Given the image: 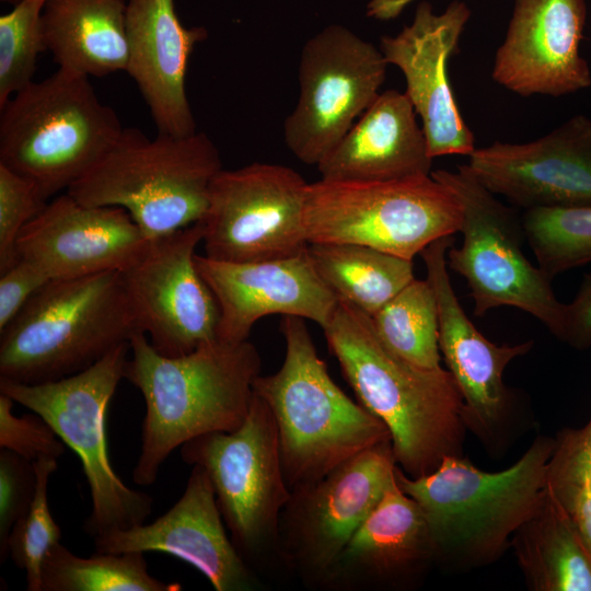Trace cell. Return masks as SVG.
I'll return each mask as SVG.
<instances>
[{
	"label": "cell",
	"mask_w": 591,
	"mask_h": 591,
	"mask_svg": "<svg viewBox=\"0 0 591 591\" xmlns=\"http://www.w3.org/2000/svg\"><path fill=\"white\" fill-rule=\"evenodd\" d=\"M358 402L389 429L396 465L409 477L462 455L463 399L449 370L425 369L390 350L371 317L338 300L323 328Z\"/></svg>",
	"instance_id": "6da1fadb"
},
{
	"label": "cell",
	"mask_w": 591,
	"mask_h": 591,
	"mask_svg": "<svg viewBox=\"0 0 591 591\" xmlns=\"http://www.w3.org/2000/svg\"><path fill=\"white\" fill-rule=\"evenodd\" d=\"M124 379L146 404L141 450L132 471L139 486L155 483L169 455L209 432L237 429L248 413L262 359L250 341L217 339L178 357L158 352L147 335L130 340Z\"/></svg>",
	"instance_id": "7a4b0ae2"
},
{
	"label": "cell",
	"mask_w": 591,
	"mask_h": 591,
	"mask_svg": "<svg viewBox=\"0 0 591 591\" xmlns=\"http://www.w3.org/2000/svg\"><path fill=\"white\" fill-rule=\"evenodd\" d=\"M554 448L555 439L537 437L512 466L494 473L462 455L447 456L433 472L416 478L396 466L398 487L428 523L436 561L467 569L498 559L541 503Z\"/></svg>",
	"instance_id": "3957f363"
},
{
	"label": "cell",
	"mask_w": 591,
	"mask_h": 591,
	"mask_svg": "<svg viewBox=\"0 0 591 591\" xmlns=\"http://www.w3.org/2000/svg\"><path fill=\"white\" fill-rule=\"evenodd\" d=\"M281 367L254 392L273 413L288 488L315 482L352 456L391 441L386 426L348 397L318 357L303 318L283 316Z\"/></svg>",
	"instance_id": "277c9868"
},
{
	"label": "cell",
	"mask_w": 591,
	"mask_h": 591,
	"mask_svg": "<svg viewBox=\"0 0 591 591\" xmlns=\"http://www.w3.org/2000/svg\"><path fill=\"white\" fill-rule=\"evenodd\" d=\"M140 332L120 270L51 279L0 331V379L56 381Z\"/></svg>",
	"instance_id": "5b68a950"
},
{
	"label": "cell",
	"mask_w": 591,
	"mask_h": 591,
	"mask_svg": "<svg viewBox=\"0 0 591 591\" xmlns=\"http://www.w3.org/2000/svg\"><path fill=\"white\" fill-rule=\"evenodd\" d=\"M221 170L205 132L150 139L128 127L67 193L84 205L125 209L151 241L202 220Z\"/></svg>",
	"instance_id": "8992f818"
},
{
	"label": "cell",
	"mask_w": 591,
	"mask_h": 591,
	"mask_svg": "<svg viewBox=\"0 0 591 591\" xmlns=\"http://www.w3.org/2000/svg\"><path fill=\"white\" fill-rule=\"evenodd\" d=\"M0 164L31 179L48 200L83 176L124 127L89 77L58 68L0 107Z\"/></svg>",
	"instance_id": "52a82bcc"
},
{
	"label": "cell",
	"mask_w": 591,
	"mask_h": 591,
	"mask_svg": "<svg viewBox=\"0 0 591 591\" xmlns=\"http://www.w3.org/2000/svg\"><path fill=\"white\" fill-rule=\"evenodd\" d=\"M129 351L130 344H121L88 369L56 381L25 384L0 379V393L42 416L79 456L91 495L83 531L92 540L140 525L153 509L151 496L118 477L107 451L106 412L124 379Z\"/></svg>",
	"instance_id": "ba28073f"
},
{
	"label": "cell",
	"mask_w": 591,
	"mask_h": 591,
	"mask_svg": "<svg viewBox=\"0 0 591 591\" xmlns=\"http://www.w3.org/2000/svg\"><path fill=\"white\" fill-rule=\"evenodd\" d=\"M455 194L429 175L387 182L308 185L304 230L310 243H354L413 260L434 241L460 232Z\"/></svg>",
	"instance_id": "9c48e42d"
},
{
	"label": "cell",
	"mask_w": 591,
	"mask_h": 591,
	"mask_svg": "<svg viewBox=\"0 0 591 591\" xmlns=\"http://www.w3.org/2000/svg\"><path fill=\"white\" fill-rule=\"evenodd\" d=\"M431 176L451 189L462 207V244L448 250L447 260L466 280L475 316L517 308L563 341L567 303L557 299L553 278L525 256L521 217L485 188L466 164L456 171H431Z\"/></svg>",
	"instance_id": "30bf717a"
},
{
	"label": "cell",
	"mask_w": 591,
	"mask_h": 591,
	"mask_svg": "<svg viewBox=\"0 0 591 591\" xmlns=\"http://www.w3.org/2000/svg\"><path fill=\"white\" fill-rule=\"evenodd\" d=\"M181 457L208 474L230 537L244 560L255 571L268 560L281 565L279 519L291 491L278 429L265 401L254 392L237 429L196 437L181 445Z\"/></svg>",
	"instance_id": "8fae6325"
},
{
	"label": "cell",
	"mask_w": 591,
	"mask_h": 591,
	"mask_svg": "<svg viewBox=\"0 0 591 591\" xmlns=\"http://www.w3.org/2000/svg\"><path fill=\"white\" fill-rule=\"evenodd\" d=\"M391 441L347 460L290 491L279 519L281 565L320 587L361 523L395 480Z\"/></svg>",
	"instance_id": "7c38bea8"
},
{
	"label": "cell",
	"mask_w": 591,
	"mask_h": 591,
	"mask_svg": "<svg viewBox=\"0 0 591 591\" xmlns=\"http://www.w3.org/2000/svg\"><path fill=\"white\" fill-rule=\"evenodd\" d=\"M387 66L379 47L339 24L308 39L298 103L283 123L292 154L317 166L380 94Z\"/></svg>",
	"instance_id": "4fadbf2b"
},
{
	"label": "cell",
	"mask_w": 591,
	"mask_h": 591,
	"mask_svg": "<svg viewBox=\"0 0 591 591\" xmlns=\"http://www.w3.org/2000/svg\"><path fill=\"white\" fill-rule=\"evenodd\" d=\"M309 183L293 169L254 162L212 179L201 243L222 262L282 258L308 250L304 202Z\"/></svg>",
	"instance_id": "5bb4252c"
},
{
	"label": "cell",
	"mask_w": 591,
	"mask_h": 591,
	"mask_svg": "<svg viewBox=\"0 0 591 591\" xmlns=\"http://www.w3.org/2000/svg\"><path fill=\"white\" fill-rule=\"evenodd\" d=\"M202 235L199 221L151 240L121 271L139 331L166 357L189 354L218 339L219 304L195 262Z\"/></svg>",
	"instance_id": "9a60e30c"
},
{
	"label": "cell",
	"mask_w": 591,
	"mask_h": 591,
	"mask_svg": "<svg viewBox=\"0 0 591 591\" xmlns=\"http://www.w3.org/2000/svg\"><path fill=\"white\" fill-rule=\"evenodd\" d=\"M471 14L463 1H452L441 13H434L431 3L422 1L409 25L380 39L379 48L387 65L404 74L405 94L421 119L432 158L470 155L476 149L448 76L449 60Z\"/></svg>",
	"instance_id": "2e32d148"
},
{
	"label": "cell",
	"mask_w": 591,
	"mask_h": 591,
	"mask_svg": "<svg viewBox=\"0 0 591 591\" xmlns=\"http://www.w3.org/2000/svg\"><path fill=\"white\" fill-rule=\"evenodd\" d=\"M454 236L441 237L420 256L439 312V347L463 399V419L479 439L498 437L511 415L513 394L503 383L507 366L528 354L534 343L497 345L487 339L463 310L451 283L447 253Z\"/></svg>",
	"instance_id": "e0dca14e"
},
{
	"label": "cell",
	"mask_w": 591,
	"mask_h": 591,
	"mask_svg": "<svg viewBox=\"0 0 591 591\" xmlns=\"http://www.w3.org/2000/svg\"><path fill=\"white\" fill-rule=\"evenodd\" d=\"M466 165L485 188L524 211L591 205V119L578 114L535 140L476 148Z\"/></svg>",
	"instance_id": "ac0fdd59"
},
{
	"label": "cell",
	"mask_w": 591,
	"mask_h": 591,
	"mask_svg": "<svg viewBox=\"0 0 591 591\" xmlns=\"http://www.w3.org/2000/svg\"><path fill=\"white\" fill-rule=\"evenodd\" d=\"M206 471L193 465L179 499L149 524L116 530L93 538L96 552H158L200 571L217 591H255L263 587L227 534Z\"/></svg>",
	"instance_id": "d6986e66"
},
{
	"label": "cell",
	"mask_w": 591,
	"mask_h": 591,
	"mask_svg": "<svg viewBox=\"0 0 591 591\" xmlns=\"http://www.w3.org/2000/svg\"><path fill=\"white\" fill-rule=\"evenodd\" d=\"M587 19L584 0H514L491 77L521 96H561L591 85L580 55Z\"/></svg>",
	"instance_id": "ffe728a7"
},
{
	"label": "cell",
	"mask_w": 591,
	"mask_h": 591,
	"mask_svg": "<svg viewBox=\"0 0 591 591\" xmlns=\"http://www.w3.org/2000/svg\"><path fill=\"white\" fill-rule=\"evenodd\" d=\"M195 262L219 304L218 339L222 341L248 340L254 324L271 314L298 316L324 328L338 303L308 250L288 257L242 263L196 254Z\"/></svg>",
	"instance_id": "44dd1931"
},
{
	"label": "cell",
	"mask_w": 591,
	"mask_h": 591,
	"mask_svg": "<svg viewBox=\"0 0 591 591\" xmlns=\"http://www.w3.org/2000/svg\"><path fill=\"white\" fill-rule=\"evenodd\" d=\"M149 242L125 209L84 205L66 193L24 227L16 251L59 279L123 271Z\"/></svg>",
	"instance_id": "7402d4cb"
},
{
	"label": "cell",
	"mask_w": 591,
	"mask_h": 591,
	"mask_svg": "<svg viewBox=\"0 0 591 591\" xmlns=\"http://www.w3.org/2000/svg\"><path fill=\"white\" fill-rule=\"evenodd\" d=\"M126 35L125 71L136 82L158 134L186 137L197 132L185 77L194 47L207 38V30L185 27L174 0H128Z\"/></svg>",
	"instance_id": "603a6c76"
},
{
	"label": "cell",
	"mask_w": 591,
	"mask_h": 591,
	"mask_svg": "<svg viewBox=\"0 0 591 591\" xmlns=\"http://www.w3.org/2000/svg\"><path fill=\"white\" fill-rule=\"evenodd\" d=\"M434 561L425 515L395 478L343 549L321 588L361 591L409 587Z\"/></svg>",
	"instance_id": "cb8c5ba5"
},
{
	"label": "cell",
	"mask_w": 591,
	"mask_h": 591,
	"mask_svg": "<svg viewBox=\"0 0 591 591\" xmlns=\"http://www.w3.org/2000/svg\"><path fill=\"white\" fill-rule=\"evenodd\" d=\"M408 96L380 92L336 147L317 164L322 179L387 182L431 173L422 127Z\"/></svg>",
	"instance_id": "d4e9b609"
},
{
	"label": "cell",
	"mask_w": 591,
	"mask_h": 591,
	"mask_svg": "<svg viewBox=\"0 0 591 591\" xmlns=\"http://www.w3.org/2000/svg\"><path fill=\"white\" fill-rule=\"evenodd\" d=\"M126 8L125 0H47L45 42L59 68L88 77L125 71Z\"/></svg>",
	"instance_id": "484cf974"
},
{
	"label": "cell",
	"mask_w": 591,
	"mask_h": 591,
	"mask_svg": "<svg viewBox=\"0 0 591 591\" xmlns=\"http://www.w3.org/2000/svg\"><path fill=\"white\" fill-rule=\"evenodd\" d=\"M535 591H591V557L563 503L548 489L511 538Z\"/></svg>",
	"instance_id": "4316f807"
},
{
	"label": "cell",
	"mask_w": 591,
	"mask_h": 591,
	"mask_svg": "<svg viewBox=\"0 0 591 591\" xmlns=\"http://www.w3.org/2000/svg\"><path fill=\"white\" fill-rule=\"evenodd\" d=\"M309 256L338 300L370 317L414 278L413 260L354 243H310Z\"/></svg>",
	"instance_id": "83f0119b"
},
{
	"label": "cell",
	"mask_w": 591,
	"mask_h": 591,
	"mask_svg": "<svg viewBox=\"0 0 591 591\" xmlns=\"http://www.w3.org/2000/svg\"><path fill=\"white\" fill-rule=\"evenodd\" d=\"M148 571L144 553L96 552L90 557L73 554L60 542L42 565V591H179Z\"/></svg>",
	"instance_id": "f1b7e54d"
},
{
	"label": "cell",
	"mask_w": 591,
	"mask_h": 591,
	"mask_svg": "<svg viewBox=\"0 0 591 591\" xmlns=\"http://www.w3.org/2000/svg\"><path fill=\"white\" fill-rule=\"evenodd\" d=\"M371 322L381 341L397 356L425 369L441 367L438 303L427 279L414 278Z\"/></svg>",
	"instance_id": "f546056e"
},
{
	"label": "cell",
	"mask_w": 591,
	"mask_h": 591,
	"mask_svg": "<svg viewBox=\"0 0 591 591\" xmlns=\"http://www.w3.org/2000/svg\"><path fill=\"white\" fill-rule=\"evenodd\" d=\"M521 219L537 266L551 278L591 263V205L529 209Z\"/></svg>",
	"instance_id": "4dcf8cb0"
},
{
	"label": "cell",
	"mask_w": 591,
	"mask_h": 591,
	"mask_svg": "<svg viewBox=\"0 0 591 591\" xmlns=\"http://www.w3.org/2000/svg\"><path fill=\"white\" fill-rule=\"evenodd\" d=\"M47 0H21L0 16V107L33 82L36 61L47 49L43 11Z\"/></svg>",
	"instance_id": "1f68e13d"
},
{
	"label": "cell",
	"mask_w": 591,
	"mask_h": 591,
	"mask_svg": "<svg viewBox=\"0 0 591 591\" xmlns=\"http://www.w3.org/2000/svg\"><path fill=\"white\" fill-rule=\"evenodd\" d=\"M58 460L43 457L34 461L37 486L26 514L12 528L7 553L13 564L26 573V589L42 591V565L48 552L60 542L61 530L48 505L49 478Z\"/></svg>",
	"instance_id": "d6a6232c"
},
{
	"label": "cell",
	"mask_w": 591,
	"mask_h": 591,
	"mask_svg": "<svg viewBox=\"0 0 591 591\" xmlns=\"http://www.w3.org/2000/svg\"><path fill=\"white\" fill-rule=\"evenodd\" d=\"M46 205L31 179L0 164V274L19 259V236Z\"/></svg>",
	"instance_id": "836d02e7"
},
{
	"label": "cell",
	"mask_w": 591,
	"mask_h": 591,
	"mask_svg": "<svg viewBox=\"0 0 591 591\" xmlns=\"http://www.w3.org/2000/svg\"><path fill=\"white\" fill-rule=\"evenodd\" d=\"M15 402L0 393V449L10 450L30 461L48 457L58 460L66 444L38 414L15 416Z\"/></svg>",
	"instance_id": "e575fe53"
},
{
	"label": "cell",
	"mask_w": 591,
	"mask_h": 591,
	"mask_svg": "<svg viewBox=\"0 0 591 591\" xmlns=\"http://www.w3.org/2000/svg\"><path fill=\"white\" fill-rule=\"evenodd\" d=\"M37 486L35 464L0 449V563L7 560V541L14 524L30 510Z\"/></svg>",
	"instance_id": "d590c367"
},
{
	"label": "cell",
	"mask_w": 591,
	"mask_h": 591,
	"mask_svg": "<svg viewBox=\"0 0 591 591\" xmlns=\"http://www.w3.org/2000/svg\"><path fill=\"white\" fill-rule=\"evenodd\" d=\"M591 482V418L579 429L566 428L555 438L548 461L547 487L554 494Z\"/></svg>",
	"instance_id": "8d00e7d4"
},
{
	"label": "cell",
	"mask_w": 591,
	"mask_h": 591,
	"mask_svg": "<svg viewBox=\"0 0 591 591\" xmlns=\"http://www.w3.org/2000/svg\"><path fill=\"white\" fill-rule=\"evenodd\" d=\"M49 276L36 264L19 258L0 276V331L20 312Z\"/></svg>",
	"instance_id": "74e56055"
},
{
	"label": "cell",
	"mask_w": 591,
	"mask_h": 591,
	"mask_svg": "<svg viewBox=\"0 0 591 591\" xmlns=\"http://www.w3.org/2000/svg\"><path fill=\"white\" fill-rule=\"evenodd\" d=\"M563 341L577 350L591 348V273L583 280L570 303H567Z\"/></svg>",
	"instance_id": "f35d334b"
},
{
	"label": "cell",
	"mask_w": 591,
	"mask_h": 591,
	"mask_svg": "<svg viewBox=\"0 0 591 591\" xmlns=\"http://www.w3.org/2000/svg\"><path fill=\"white\" fill-rule=\"evenodd\" d=\"M554 495L569 513L578 535L591 557V482Z\"/></svg>",
	"instance_id": "ab89813d"
},
{
	"label": "cell",
	"mask_w": 591,
	"mask_h": 591,
	"mask_svg": "<svg viewBox=\"0 0 591 591\" xmlns=\"http://www.w3.org/2000/svg\"><path fill=\"white\" fill-rule=\"evenodd\" d=\"M1 1H2V2H7V3H13V4H15V3H18V2L21 1V0H1Z\"/></svg>",
	"instance_id": "60d3db41"
}]
</instances>
